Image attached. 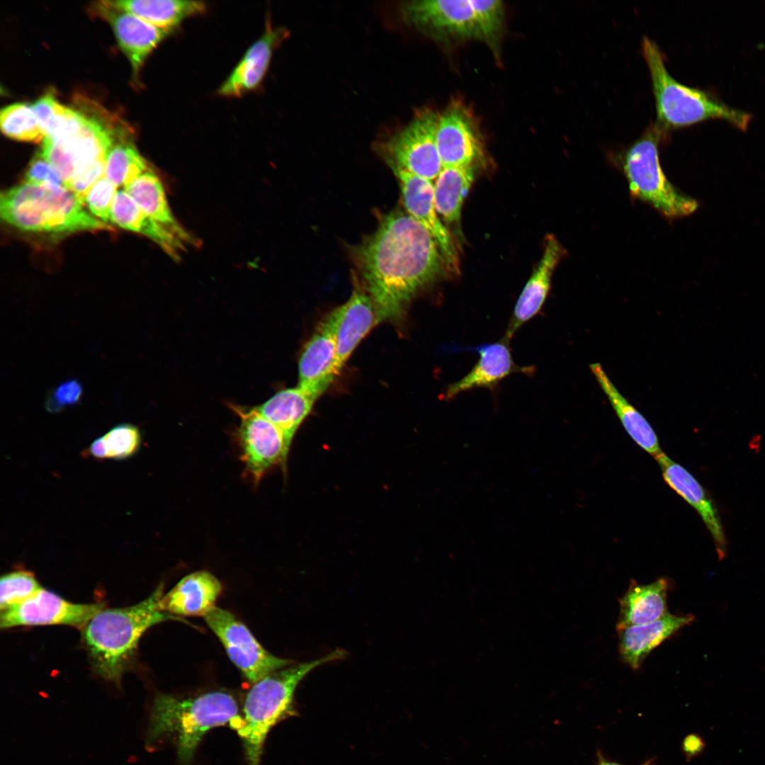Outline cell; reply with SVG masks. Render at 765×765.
<instances>
[{"label": "cell", "mask_w": 765, "mask_h": 765, "mask_svg": "<svg viewBox=\"0 0 765 765\" xmlns=\"http://www.w3.org/2000/svg\"><path fill=\"white\" fill-rule=\"evenodd\" d=\"M404 11L414 26L439 36L480 38L470 0L413 1Z\"/></svg>", "instance_id": "cell-15"}, {"label": "cell", "mask_w": 765, "mask_h": 765, "mask_svg": "<svg viewBox=\"0 0 765 765\" xmlns=\"http://www.w3.org/2000/svg\"><path fill=\"white\" fill-rule=\"evenodd\" d=\"M704 747L703 740L696 735L687 736L683 743V748L686 754L688 756H694L700 754Z\"/></svg>", "instance_id": "cell-42"}, {"label": "cell", "mask_w": 765, "mask_h": 765, "mask_svg": "<svg viewBox=\"0 0 765 765\" xmlns=\"http://www.w3.org/2000/svg\"><path fill=\"white\" fill-rule=\"evenodd\" d=\"M288 35L285 28H267L246 50L220 86L218 94L225 97H237L256 88L266 74L273 51Z\"/></svg>", "instance_id": "cell-23"}, {"label": "cell", "mask_w": 765, "mask_h": 765, "mask_svg": "<svg viewBox=\"0 0 765 765\" xmlns=\"http://www.w3.org/2000/svg\"><path fill=\"white\" fill-rule=\"evenodd\" d=\"M666 134L654 125L623 153L620 160L631 195L653 207L668 219L693 213L699 207L694 198L676 188L662 169L659 145Z\"/></svg>", "instance_id": "cell-7"}, {"label": "cell", "mask_w": 765, "mask_h": 765, "mask_svg": "<svg viewBox=\"0 0 765 765\" xmlns=\"http://www.w3.org/2000/svg\"><path fill=\"white\" fill-rule=\"evenodd\" d=\"M81 128L72 136L58 141L44 139L41 151L66 183L75 172L86 164L106 158L114 135L121 125L109 118L85 115Z\"/></svg>", "instance_id": "cell-10"}, {"label": "cell", "mask_w": 765, "mask_h": 765, "mask_svg": "<svg viewBox=\"0 0 765 765\" xmlns=\"http://www.w3.org/2000/svg\"><path fill=\"white\" fill-rule=\"evenodd\" d=\"M242 719L236 700L224 691L191 697L160 693L152 705L147 743L170 740L176 744L179 761L187 765L209 730L228 724L236 730Z\"/></svg>", "instance_id": "cell-3"}, {"label": "cell", "mask_w": 765, "mask_h": 765, "mask_svg": "<svg viewBox=\"0 0 765 765\" xmlns=\"http://www.w3.org/2000/svg\"><path fill=\"white\" fill-rule=\"evenodd\" d=\"M110 222L148 237L176 260L187 248L146 214L123 188L117 191L110 210Z\"/></svg>", "instance_id": "cell-27"}, {"label": "cell", "mask_w": 765, "mask_h": 765, "mask_svg": "<svg viewBox=\"0 0 765 765\" xmlns=\"http://www.w3.org/2000/svg\"><path fill=\"white\" fill-rule=\"evenodd\" d=\"M97 14L112 26L119 45L137 74L145 60L169 31L159 28L115 6L102 1L94 6Z\"/></svg>", "instance_id": "cell-16"}, {"label": "cell", "mask_w": 765, "mask_h": 765, "mask_svg": "<svg viewBox=\"0 0 765 765\" xmlns=\"http://www.w3.org/2000/svg\"><path fill=\"white\" fill-rule=\"evenodd\" d=\"M358 254L367 294L382 321L401 318L409 302L446 268L433 236L400 211L382 217Z\"/></svg>", "instance_id": "cell-1"}, {"label": "cell", "mask_w": 765, "mask_h": 765, "mask_svg": "<svg viewBox=\"0 0 765 765\" xmlns=\"http://www.w3.org/2000/svg\"><path fill=\"white\" fill-rule=\"evenodd\" d=\"M240 418L238 440L241 460L254 484L275 466L286 465L290 443L283 431L257 409L233 407Z\"/></svg>", "instance_id": "cell-11"}, {"label": "cell", "mask_w": 765, "mask_h": 765, "mask_svg": "<svg viewBox=\"0 0 765 765\" xmlns=\"http://www.w3.org/2000/svg\"><path fill=\"white\" fill-rule=\"evenodd\" d=\"M118 7L165 30L176 27L184 19L203 13V1L181 0H118Z\"/></svg>", "instance_id": "cell-31"}, {"label": "cell", "mask_w": 765, "mask_h": 765, "mask_svg": "<svg viewBox=\"0 0 765 765\" xmlns=\"http://www.w3.org/2000/svg\"><path fill=\"white\" fill-rule=\"evenodd\" d=\"M148 169L147 162L132 141L130 130L122 126L106 154L104 176L117 188L125 189Z\"/></svg>", "instance_id": "cell-32"}, {"label": "cell", "mask_w": 765, "mask_h": 765, "mask_svg": "<svg viewBox=\"0 0 765 765\" xmlns=\"http://www.w3.org/2000/svg\"><path fill=\"white\" fill-rule=\"evenodd\" d=\"M470 3L480 38L495 40L504 21L503 2L498 0H470Z\"/></svg>", "instance_id": "cell-37"}, {"label": "cell", "mask_w": 765, "mask_h": 765, "mask_svg": "<svg viewBox=\"0 0 765 765\" xmlns=\"http://www.w3.org/2000/svg\"><path fill=\"white\" fill-rule=\"evenodd\" d=\"M346 650L336 648L308 662L291 664L255 682L244 703L243 717L237 732L242 738L249 765H260L263 747L271 729L295 715L294 695L299 683L315 668L344 659Z\"/></svg>", "instance_id": "cell-6"}, {"label": "cell", "mask_w": 765, "mask_h": 765, "mask_svg": "<svg viewBox=\"0 0 765 765\" xmlns=\"http://www.w3.org/2000/svg\"><path fill=\"white\" fill-rule=\"evenodd\" d=\"M163 591L161 584L137 604L104 608L81 628L82 640L92 668L101 677L119 685L130 667L142 635L154 625L176 619L160 608Z\"/></svg>", "instance_id": "cell-2"}, {"label": "cell", "mask_w": 765, "mask_h": 765, "mask_svg": "<svg viewBox=\"0 0 765 765\" xmlns=\"http://www.w3.org/2000/svg\"><path fill=\"white\" fill-rule=\"evenodd\" d=\"M473 166L443 167L434 183L437 212L449 224L458 223L462 207L474 181Z\"/></svg>", "instance_id": "cell-30"}, {"label": "cell", "mask_w": 765, "mask_h": 765, "mask_svg": "<svg viewBox=\"0 0 765 765\" xmlns=\"http://www.w3.org/2000/svg\"><path fill=\"white\" fill-rule=\"evenodd\" d=\"M599 765H621L615 762H609L606 761H601Z\"/></svg>", "instance_id": "cell-43"}, {"label": "cell", "mask_w": 765, "mask_h": 765, "mask_svg": "<svg viewBox=\"0 0 765 765\" xmlns=\"http://www.w3.org/2000/svg\"><path fill=\"white\" fill-rule=\"evenodd\" d=\"M566 251L557 239L549 234L540 261L524 285L515 305L504 338L509 341L515 332L541 310L550 288L556 266Z\"/></svg>", "instance_id": "cell-19"}, {"label": "cell", "mask_w": 765, "mask_h": 765, "mask_svg": "<svg viewBox=\"0 0 765 765\" xmlns=\"http://www.w3.org/2000/svg\"><path fill=\"white\" fill-rule=\"evenodd\" d=\"M655 101L656 128L667 135L669 130L709 119L723 120L746 130L752 115L734 108L708 91L679 82L668 72L657 43L647 36L641 42Z\"/></svg>", "instance_id": "cell-5"}, {"label": "cell", "mask_w": 765, "mask_h": 765, "mask_svg": "<svg viewBox=\"0 0 765 765\" xmlns=\"http://www.w3.org/2000/svg\"><path fill=\"white\" fill-rule=\"evenodd\" d=\"M222 589L211 573L198 571L182 578L160 601L161 609L173 616H205L215 606Z\"/></svg>", "instance_id": "cell-24"}, {"label": "cell", "mask_w": 765, "mask_h": 765, "mask_svg": "<svg viewBox=\"0 0 765 765\" xmlns=\"http://www.w3.org/2000/svg\"><path fill=\"white\" fill-rule=\"evenodd\" d=\"M439 115L425 109L419 112L385 146L391 168H399L433 181L443 169L436 142Z\"/></svg>", "instance_id": "cell-8"}, {"label": "cell", "mask_w": 765, "mask_h": 765, "mask_svg": "<svg viewBox=\"0 0 765 765\" xmlns=\"http://www.w3.org/2000/svg\"><path fill=\"white\" fill-rule=\"evenodd\" d=\"M669 579L662 577L641 584L632 580L628 589L619 600L620 613L617 630L630 625L653 622L667 613Z\"/></svg>", "instance_id": "cell-25"}, {"label": "cell", "mask_w": 765, "mask_h": 765, "mask_svg": "<svg viewBox=\"0 0 765 765\" xmlns=\"http://www.w3.org/2000/svg\"><path fill=\"white\" fill-rule=\"evenodd\" d=\"M103 603L76 604L41 588L26 600L1 611L0 627L67 625L82 628Z\"/></svg>", "instance_id": "cell-12"}, {"label": "cell", "mask_w": 765, "mask_h": 765, "mask_svg": "<svg viewBox=\"0 0 765 765\" xmlns=\"http://www.w3.org/2000/svg\"><path fill=\"white\" fill-rule=\"evenodd\" d=\"M101 437L107 459L123 460L130 458L137 451L141 443L138 428L128 423L113 427Z\"/></svg>", "instance_id": "cell-36"}, {"label": "cell", "mask_w": 765, "mask_h": 765, "mask_svg": "<svg viewBox=\"0 0 765 765\" xmlns=\"http://www.w3.org/2000/svg\"><path fill=\"white\" fill-rule=\"evenodd\" d=\"M0 128L8 137L22 142H42L45 135L31 105L16 103L0 112Z\"/></svg>", "instance_id": "cell-34"}, {"label": "cell", "mask_w": 765, "mask_h": 765, "mask_svg": "<svg viewBox=\"0 0 765 765\" xmlns=\"http://www.w3.org/2000/svg\"><path fill=\"white\" fill-rule=\"evenodd\" d=\"M332 314L341 368L362 339L382 320L370 296L360 289L354 290L350 298Z\"/></svg>", "instance_id": "cell-21"}, {"label": "cell", "mask_w": 765, "mask_h": 765, "mask_svg": "<svg viewBox=\"0 0 765 765\" xmlns=\"http://www.w3.org/2000/svg\"><path fill=\"white\" fill-rule=\"evenodd\" d=\"M117 191V187L103 176L91 187L83 203L94 217L108 224Z\"/></svg>", "instance_id": "cell-38"}, {"label": "cell", "mask_w": 765, "mask_h": 765, "mask_svg": "<svg viewBox=\"0 0 765 765\" xmlns=\"http://www.w3.org/2000/svg\"><path fill=\"white\" fill-rule=\"evenodd\" d=\"M479 355L472 370L459 380L449 385L444 397L450 400L462 392L479 387L492 388L515 373H531L532 366L521 367L513 360L509 340L484 344L466 348Z\"/></svg>", "instance_id": "cell-18"}, {"label": "cell", "mask_w": 765, "mask_h": 765, "mask_svg": "<svg viewBox=\"0 0 765 765\" xmlns=\"http://www.w3.org/2000/svg\"><path fill=\"white\" fill-rule=\"evenodd\" d=\"M654 458L667 484L698 511L714 540L718 560L724 559L727 548L720 516L704 489L687 470L663 452Z\"/></svg>", "instance_id": "cell-20"}, {"label": "cell", "mask_w": 765, "mask_h": 765, "mask_svg": "<svg viewBox=\"0 0 765 765\" xmlns=\"http://www.w3.org/2000/svg\"><path fill=\"white\" fill-rule=\"evenodd\" d=\"M24 183L50 186H64L60 175L43 155L41 149L37 151L26 169Z\"/></svg>", "instance_id": "cell-41"}, {"label": "cell", "mask_w": 765, "mask_h": 765, "mask_svg": "<svg viewBox=\"0 0 765 765\" xmlns=\"http://www.w3.org/2000/svg\"><path fill=\"white\" fill-rule=\"evenodd\" d=\"M137 205L186 247L197 244L175 218L162 183L150 169L125 189Z\"/></svg>", "instance_id": "cell-26"}, {"label": "cell", "mask_w": 765, "mask_h": 765, "mask_svg": "<svg viewBox=\"0 0 765 765\" xmlns=\"http://www.w3.org/2000/svg\"><path fill=\"white\" fill-rule=\"evenodd\" d=\"M41 588L29 571L16 570L4 574L0 582L1 611L26 600Z\"/></svg>", "instance_id": "cell-35"}, {"label": "cell", "mask_w": 765, "mask_h": 765, "mask_svg": "<svg viewBox=\"0 0 765 765\" xmlns=\"http://www.w3.org/2000/svg\"><path fill=\"white\" fill-rule=\"evenodd\" d=\"M316 400L313 395L297 386L276 392L256 408L283 431L291 443L298 429L310 412Z\"/></svg>", "instance_id": "cell-29"}, {"label": "cell", "mask_w": 765, "mask_h": 765, "mask_svg": "<svg viewBox=\"0 0 765 765\" xmlns=\"http://www.w3.org/2000/svg\"><path fill=\"white\" fill-rule=\"evenodd\" d=\"M0 215L24 232L61 237L86 231L112 230L94 217L65 186L22 183L1 192Z\"/></svg>", "instance_id": "cell-4"}, {"label": "cell", "mask_w": 765, "mask_h": 765, "mask_svg": "<svg viewBox=\"0 0 765 765\" xmlns=\"http://www.w3.org/2000/svg\"><path fill=\"white\" fill-rule=\"evenodd\" d=\"M397 177L407 213L422 225L436 241L446 269L459 271V254L454 239L436 211L432 181L399 168H391Z\"/></svg>", "instance_id": "cell-13"}, {"label": "cell", "mask_w": 765, "mask_h": 765, "mask_svg": "<svg viewBox=\"0 0 765 765\" xmlns=\"http://www.w3.org/2000/svg\"><path fill=\"white\" fill-rule=\"evenodd\" d=\"M83 387L76 379L67 380L53 388L47 395L45 409L57 413L68 407L78 404L83 396Z\"/></svg>", "instance_id": "cell-39"}, {"label": "cell", "mask_w": 765, "mask_h": 765, "mask_svg": "<svg viewBox=\"0 0 765 765\" xmlns=\"http://www.w3.org/2000/svg\"><path fill=\"white\" fill-rule=\"evenodd\" d=\"M589 368L629 436L654 458L660 454L657 436L647 419L620 393L601 364H591Z\"/></svg>", "instance_id": "cell-28"}, {"label": "cell", "mask_w": 765, "mask_h": 765, "mask_svg": "<svg viewBox=\"0 0 765 765\" xmlns=\"http://www.w3.org/2000/svg\"><path fill=\"white\" fill-rule=\"evenodd\" d=\"M45 138L51 141L66 139L82 126L85 115L57 102L50 94L31 105Z\"/></svg>", "instance_id": "cell-33"}, {"label": "cell", "mask_w": 765, "mask_h": 765, "mask_svg": "<svg viewBox=\"0 0 765 765\" xmlns=\"http://www.w3.org/2000/svg\"><path fill=\"white\" fill-rule=\"evenodd\" d=\"M695 620L691 613L674 615L667 612L653 622L618 630L622 659L632 669H638L652 650Z\"/></svg>", "instance_id": "cell-22"}, {"label": "cell", "mask_w": 765, "mask_h": 765, "mask_svg": "<svg viewBox=\"0 0 765 765\" xmlns=\"http://www.w3.org/2000/svg\"><path fill=\"white\" fill-rule=\"evenodd\" d=\"M436 142L443 167L472 166L481 152L475 125L459 106L439 115Z\"/></svg>", "instance_id": "cell-17"}, {"label": "cell", "mask_w": 765, "mask_h": 765, "mask_svg": "<svg viewBox=\"0 0 765 765\" xmlns=\"http://www.w3.org/2000/svg\"><path fill=\"white\" fill-rule=\"evenodd\" d=\"M105 164L106 158H101L79 168L66 183L65 187L83 203L91 187L104 176Z\"/></svg>", "instance_id": "cell-40"}, {"label": "cell", "mask_w": 765, "mask_h": 765, "mask_svg": "<svg viewBox=\"0 0 765 765\" xmlns=\"http://www.w3.org/2000/svg\"><path fill=\"white\" fill-rule=\"evenodd\" d=\"M204 620L222 644L232 662L254 684L267 675L293 664L266 650L248 628L232 613L215 606Z\"/></svg>", "instance_id": "cell-9"}, {"label": "cell", "mask_w": 765, "mask_h": 765, "mask_svg": "<svg viewBox=\"0 0 765 765\" xmlns=\"http://www.w3.org/2000/svg\"><path fill=\"white\" fill-rule=\"evenodd\" d=\"M340 370L334 319L330 312L319 324L301 353L298 386L317 399Z\"/></svg>", "instance_id": "cell-14"}]
</instances>
